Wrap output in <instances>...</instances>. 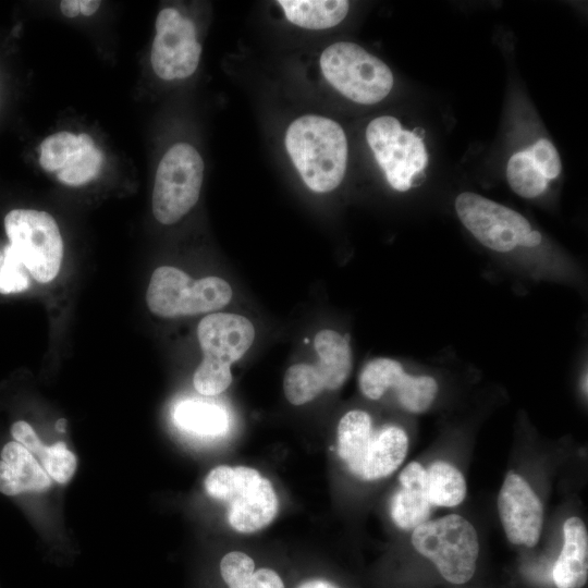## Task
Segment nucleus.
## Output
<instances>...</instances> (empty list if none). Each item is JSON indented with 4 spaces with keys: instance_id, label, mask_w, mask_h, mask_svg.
Instances as JSON below:
<instances>
[{
    "instance_id": "24",
    "label": "nucleus",
    "mask_w": 588,
    "mask_h": 588,
    "mask_svg": "<svg viewBox=\"0 0 588 588\" xmlns=\"http://www.w3.org/2000/svg\"><path fill=\"white\" fill-rule=\"evenodd\" d=\"M174 419L182 429L199 436H219L228 428L224 408L204 401H183L174 411Z\"/></svg>"
},
{
    "instance_id": "12",
    "label": "nucleus",
    "mask_w": 588,
    "mask_h": 588,
    "mask_svg": "<svg viewBox=\"0 0 588 588\" xmlns=\"http://www.w3.org/2000/svg\"><path fill=\"white\" fill-rule=\"evenodd\" d=\"M200 53L194 23L174 8L161 10L150 57L155 73L166 81L186 78L196 71Z\"/></svg>"
},
{
    "instance_id": "23",
    "label": "nucleus",
    "mask_w": 588,
    "mask_h": 588,
    "mask_svg": "<svg viewBox=\"0 0 588 588\" xmlns=\"http://www.w3.org/2000/svg\"><path fill=\"white\" fill-rule=\"evenodd\" d=\"M428 499L431 505L453 507L461 504L467 492L463 474L444 461H436L426 469Z\"/></svg>"
},
{
    "instance_id": "8",
    "label": "nucleus",
    "mask_w": 588,
    "mask_h": 588,
    "mask_svg": "<svg viewBox=\"0 0 588 588\" xmlns=\"http://www.w3.org/2000/svg\"><path fill=\"white\" fill-rule=\"evenodd\" d=\"M204 161L189 144L179 143L162 157L152 191V213L162 224H173L197 203Z\"/></svg>"
},
{
    "instance_id": "22",
    "label": "nucleus",
    "mask_w": 588,
    "mask_h": 588,
    "mask_svg": "<svg viewBox=\"0 0 588 588\" xmlns=\"http://www.w3.org/2000/svg\"><path fill=\"white\" fill-rule=\"evenodd\" d=\"M368 413L360 409L347 412L338 425V454L348 470L356 475L364 449L372 432Z\"/></svg>"
},
{
    "instance_id": "30",
    "label": "nucleus",
    "mask_w": 588,
    "mask_h": 588,
    "mask_svg": "<svg viewBox=\"0 0 588 588\" xmlns=\"http://www.w3.org/2000/svg\"><path fill=\"white\" fill-rule=\"evenodd\" d=\"M60 9L66 17H75L81 13L78 0H63L60 2Z\"/></svg>"
},
{
    "instance_id": "13",
    "label": "nucleus",
    "mask_w": 588,
    "mask_h": 588,
    "mask_svg": "<svg viewBox=\"0 0 588 588\" xmlns=\"http://www.w3.org/2000/svg\"><path fill=\"white\" fill-rule=\"evenodd\" d=\"M358 383L362 393L370 400H379L393 390L402 408L414 414L426 412L439 389L433 377L407 373L399 362L387 357L368 362L360 371Z\"/></svg>"
},
{
    "instance_id": "1",
    "label": "nucleus",
    "mask_w": 588,
    "mask_h": 588,
    "mask_svg": "<svg viewBox=\"0 0 588 588\" xmlns=\"http://www.w3.org/2000/svg\"><path fill=\"white\" fill-rule=\"evenodd\" d=\"M285 148L311 191L328 193L342 182L347 142L343 128L335 121L311 114L294 120L285 133Z\"/></svg>"
},
{
    "instance_id": "32",
    "label": "nucleus",
    "mask_w": 588,
    "mask_h": 588,
    "mask_svg": "<svg viewBox=\"0 0 588 588\" xmlns=\"http://www.w3.org/2000/svg\"><path fill=\"white\" fill-rule=\"evenodd\" d=\"M297 588H338L324 579H308L303 581Z\"/></svg>"
},
{
    "instance_id": "7",
    "label": "nucleus",
    "mask_w": 588,
    "mask_h": 588,
    "mask_svg": "<svg viewBox=\"0 0 588 588\" xmlns=\"http://www.w3.org/2000/svg\"><path fill=\"white\" fill-rule=\"evenodd\" d=\"M455 210L462 224L485 247L509 253L517 247H536L542 236L519 212L488 199L465 192L455 199Z\"/></svg>"
},
{
    "instance_id": "17",
    "label": "nucleus",
    "mask_w": 588,
    "mask_h": 588,
    "mask_svg": "<svg viewBox=\"0 0 588 588\" xmlns=\"http://www.w3.org/2000/svg\"><path fill=\"white\" fill-rule=\"evenodd\" d=\"M51 487V478L35 456L16 441L7 443L1 451L0 492L16 495L22 492H44Z\"/></svg>"
},
{
    "instance_id": "29",
    "label": "nucleus",
    "mask_w": 588,
    "mask_h": 588,
    "mask_svg": "<svg viewBox=\"0 0 588 588\" xmlns=\"http://www.w3.org/2000/svg\"><path fill=\"white\" fill-rule=\"evenodd\" d=\"M528 150L535 166L548 182L560 175L562 169L560 156L550 140L540 138L528 147Z\"/></svg>"
},
{
    "instance_id": "2",
    "label": "nucleus",
    "mask_w": 588,
    "mask_h": 588,
    "mask_svg": "<svg viewBox=\"0 0 588 588\" xmlns=\"http://www.w3.org/2000/svg\"><path fill=\"white\" fill-rule=\"evenodd\" d=\"M204 485L209 497L226 504L229 524L237 532L260 530L278 514L279 500L271 481L253 467L219 465Z\"/></svg>"
},
{
    "instance_id": "5",
    "label": "nucleus",
    "mask_w": 588,
    "mask_h": 588,
    "mask_svg": "<svg viewBox=\"0 0 588 588\" xmlns=\"http://www.w3.org/2000/svg\"><path fill=\"white\" fill-rule=\"evenodd\" d=\"M232 295L230 284L219 277L194 281L175 267L162 266L152 272L146 302L152 314L173 318L220 309L231 301Z\"/></svg>"
},
{
    "instance_id": "11",
    "label": "nucleus",
    "mask_w": 588,
    "mask_h": 588,
    "mask_svg": "<svg viewBox=\"0 0 588 588\" xmlns=\"http://www.w3.org/2000/svg\"><path fill=\"white\" fill-rule=\"evenodd\" d=\"M366 138L389 184L400 192L409 189L415 175L428 163L421 137L404 130L397 119L384 115L368 124Z\"/></svg>"
},
{
    "instance_id": "16",
    "label": "nucleus",
    "mask_w": 588,
    "mask_h": 588,
    "mask_svg": "<svg viewBox=\"0 0 588 588\" xmlns=\"http://www.w3.org/2000/svg\"><path fill=\"white\" fill-rule=\"evenodd\" d=\"M399 481L400 488L391 498L390 515L397 527L414 529L430 515L426 468L418 462H411L401 471Z\"/></svg>"
},
{
    "instance_id": "4",
    "label": "nucleus",
    "mask_w": 588,
    "mask_h": 588,
    "mask_svg": "<svg viewBox=\"0 0 588 588\" xmlns=\"http://www.w3.org/2000/svg\"><path fill=\"white\" fill-rule=\"evenodd\" d=\"M412 544L450 583L464 584L475 574L479 554L477 531L458 514L421 523L413 530Z\"/></svg>"
},
{
    "instance_id": "9",
    "label": "nucleus",
    "mask_w": 588,
    "mask_h": 588,
    "mask_svg": "<svg viewBox=\"0 0 588 588\" xmlns=\"http://www.w3.org/2000/svg\"><path fill=\"white\" fill-rule=\"evenodd\" d=\"M4 226L28 273L40 283L52 281L63 257V241L53 217L45 211L14 209L5 216Z\"/></svg>"
},
{
    "instance_id": "6",
    "label": "nucleus",
    "mask_w": 588,
    "mask_h": 588,
    "mask_svg": "<svg viewBox=\"0 0 588 588\" xmlns=\"http://www.w3.org/2000/svg\"><path fill=\"white\" fill-rule=\"evenodd\" d=\"M320 68L338 91L358 103L379 102L393 86L389 66L353 42L340 41L326 48L320 57Z\"/></svg>"
},
{
    "instance_id": "19",
    "label": "nucleus",
    "mask_w": 588,
    "mask_h": 588,
    "mask_svg": "<svg viewBox=\"0 0 588 588\" xmlns=\"http://www.w3.org/2000/svg\"><path fill=\"white\" fill-rule=\"evenodd\" d=\"M11 434L17 443L35 456L51 479L59 483L71 480L77 462L64 442H57L50 446L42 444L33 427L24 420L12 425Z\"/></svg>"
},
{
    "instance_id": "34",
    "label": "nucleus",
    "mask_w": 588,
    "mask_h": 588,
    "mask_svg": "<svg viewBox=\"0 0 588 588\" xmlns=\"http://www.w3.org/2000/svg\"><path fill=\"white\" fill-rule=\"evenodd\" d=\"M2 259H3V256H2V254H1V252H0V267H1V265H2Z\"/></svg>"
},
{
    "instance_id": "14",
    "label": "nucleus",
    "mask_w": 588,
    "mask_h": 588,
    "mask_svg": "<svg viewBox=\"0 0 588 588\" xmlns=\"http://www.w3.org/2000/svg\"><path fill=\"white\" fill-rule=\"evenodd\" d=\"M497 505L507 539L514 544L536 546L542 529L543 507L522 476L514 471L507 473Z\"/></svg>"
},
{
    "instance_id": "33",
    "label": "nucleus",
    "mask_w": 588,
    "mask_h": 588,
    "mask_svg": "<svg viewBox=\"0 0 588 588\" xmlns=\"http://www.w3.org/2000/svg\"><path fill=\"white\" fill-rule=\"evenodd\" d=\"M65 424H66V420H65L64 418H61V419H59V420L57 421L56 427H57V429H58L59 431L64 432V430H65Z\"/></svg>"
},
{
    "instance_id": "15",
    "label": "nucleus",
    "mask_w": 588,
    "mask_h": 588,
    "mask_svg": "<svg viewBox=\"0 0 588 588\" xmlns=\"http://www.w3.org/2000/svg\"><path fill=\"white\" fill-rule=\"evenodd\" d=\"M408 438L406 432L393 425L372 430L364 449L356 476L373 481L395 471L406 457Z\"/></svg>"
},
{
    "instance_id": "25",
    "label": "nucleus",
    "mask_w": 588,
    "mask_h": 588,
    "mask_svg": "<svg viewBox=\"0 0 588 588\" xmlns=\"http://www.w3.org/2000/svg\"><path fill=\"white\" fill-rule=\"evenodd\" d=\"M93 139L89 135L59 132L46 137L39 147V163L48 172H59Z\"/></svg>"
},
{
    "instance_id": "31",
    "label": "nucleus",
    "mask_w": 588,
    "mask_h": 588,
    "mask_svg": "<svg viewBox=\"0 0 588 588\" xmlns=\"http://www.w3.org/2000/svg\"><path fill=\"white\" fill-rule=\"evenodd\" d=\"M78 1H79L81 13L87 16L94 14L100 7V1L98 0H78Z\"/></svg>"
},
{
    "instance_id": "21",
    "label": "nucleus",
    "mask_w": 588,
    "mask_h": 588,
    "mask_svg": "<svg viewBox=\"0 0 588 588\" xmlns=\"http://www.w3.org/2000/svg\"><path fill=\"white\" fill-rule=\"evenodd\" d=\"M220 573L229 588H284L277 572L267 567L255 571L254 560L240 551L222 558Z\"/></svg>"
},
{
    "instance_id": "26",
    "label": "nucleus",
    "mask_w": 588,
    "mask_h": 588,
    "mask_svg": "<svg viewBox=\"0 0 588 588\" xmlns=\"http://www.w3.org/2000/svg\"><path fill=\"white\" fill-rule=\"evenodd\" d=\"M506 179L512 191L524 198H535L548 186V181L535 166L528 148L510 158Z\"/></svg>"
},
{
    "instance_id": "28",
    "label": "nucleus",
    "mask_w": 588,
    "mask_h": 588,
    "mask_svg": "<svg viewBox=\"0 0 588 588\" xmlns=\"http://www.w3.org/2000/svg\"><path fill=\"white\" fill-rule=\"evenodd\" d=\"M28 271L16 252L9 244L4 248L2 265L0 267V293L22 292L28 289Z\"/></svg>"
},
{
    "instance_id": "18",
    "label": "nucleus",
    "mask_w": 588,
    "mask_h": 588,
    "mask_svg": "<svg viewBox=\"0 0 588 588\" xmlns=\"http://www.w3.org/2000/svg\"><path fill=\"white\" fill-rule=\"evenodd\" d=\"M564 542L554 563L552 577L558 588H581L588 578V534L576 516L563 524Z\"/></svg>"
},
{
    "instance_id": "10",
    "label": "nucleus",
    "mask_w": 588,
    "mask_h": 588,
    "mask_svg": "<svg viewBox=\"0 0 588 588\" xmlns=\"http://www.w3.org/2000/svg\"><path fill=\"white\" fill-rule=\"evenodd\" d=\"M314 346L317 365L295 364L284 375V395L293 405L308 403L324 390L340 389L351 373L352 351L347 338L323 329L316 334Z\"/></svg>"
},
{
    "instance_id": "27",
    "label": "nucleus",
    "mask_w": 588,
    "mask_h": 588,
    "mask_svg": "<svg viewBox=\"0 0 588 588\" xmlns=\"http://www.w3.org/2000/svg\"><path fill=\"white\" fill-rule=\"evenodd\" d=\"M102 163L103 152L94 144L86 147L74 162L57 172V179L65 185L79 186L95 179Z\"/></svg>"
},
{
    "instance_id": "3",
    "label": "nucleus",
    "mask_w": 588,
    "mask_h": 588,
    "mask_svg": "<svg viewBox=\"0 0 588 588\" xmlns=\"http://www.w3.org/2000/svg\"><path fill=\"white\" fill-rule=\"evenodd\" d=\"M197 336L204 358L195 370L194 388L206 396L218 395L232 382L231 365L252 346L254 326L244 316L215 313L200 320Z\"/></svg>"
},
{
    "instance_id": "20",
    "label": "nucleus",
    "mask_w": 588,
    "mask_h": 588,
    "mask_svg": "<svg viewBox=\"0 0 588 588\" xmlns=\"http://www.w3.org/2000/svg\"><path fill=\"white\" fill-rule=\"evenodd\" d=\"M285 17L307 29H324L338 25L347 14L345 0H279Z\"/></svg>"
}]
</instances>
